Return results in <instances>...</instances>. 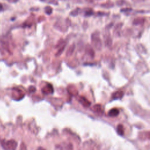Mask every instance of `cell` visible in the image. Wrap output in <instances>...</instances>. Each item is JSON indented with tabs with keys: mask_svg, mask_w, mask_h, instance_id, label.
Segmentation results:
<instances>
[{
	"mask_svg": "<svg viewBox=\"0 0 150 150\" xmlns=\"http://www.w3.org/2000/svg\"><path fill=\"white\" fill-rule=\"evenodd\" d=\"M79 102L85 107H88L90 105V103L85 98L80 97L79 99Z\"/></svg>",
	"mask_w": 150,
	"mask_h": 150,
	"instance_id": "3",
	"label": "cell"
},
{
	"mask_svg": "<svg viewBox=\"0 0 150 150\" xmlns=\"http://www.w3.org/2000/svg\"><path fill=\"white\" fill-rule=\"evenodd\" d=\"M93 111L97 113L98 115H101L103 114V110L102 109V107H101V105H100V104H96L93 107Z\"/></svg>",
	"mask_w": 150,
	"mask_h": 150,
	"instance_id": "2",
	"label": "cell"
},
{
	"mask_svg": "<svg viewBox=\"0 0 150 150\" xmlns=\"http://www.w3.org/2000/svg\"><path fill=\"white\" fill-rule=\"evenodd\" d=\"M17 145V142L14 139H10L6 142L3 141L2 142V146L5 150H16Z\"/></svg>",
	"mask_w": 150,
	"mask_h": 150,
	"instance_id": "1",
	"label": "cell"
},
{
	"mask_svg": "<svg viewBox=\"0 0 150 150\" xmlns=\"http://www.w3.org/2000/svg\"><path fill=\"white\" fill-rule=\"evenodd\" d=\"M37 150H45L44 148H42V147H39L38 149H37Z\"/></svg>",
	"mask_w": 150,
	"mask_h": 150,
	"instance_id": "9",
	"label": "cell"
},
{
	"mask_svg": "<svg viewBox=\"0 0 150 150\" xmlns=\"http://www.w3.org/2000/svg\"><path fill=\"white\" fill-rule=\"evenodd\" d=\"M42 91L43 93L46 94H51L53 93V90L52 88V86L50 84L47 85V86H46L45 87H44L42 90Z\"/></svg>",
	"mask_w": 150,
	"mask_h": 150,
	"instance_id": "5",
	"label": "cell"
},
{
	"mask_svg": "<svg viewBox=\"0 0 150 150\" xmlns=\"http://www.w3.org/2000/svg\"><path fill=\"white\" fill-rule=\"evenodd\" d=\"M7 1H8L9 2H11V3H13V2H16L18 0H6Z\"/></svg>",
	"mask_w": 150,
	"mask_h": 150,
	"instance_id": "8",
	"label": "cell"
},
{
	"mask_svg": "<svg viewBox=\"0 0 150 150\" xmlns=\"http://www.w3.org/2000/svg\"><path fill=\"white\" fill-rule=\"evenodd\" d=\"M2 9H3V6H2V4H0V11H2Z\"/></svg>",
	"mask_w": 150,
	"mask_h": 150,
	"instance_id": "10",
	"label": "cell"
},
{
	"mask_svg": "<svg viewBox=\"0 0 150 150\" xmlns=\"http://www.w3.org/2000/svg\"><path fill=\"white\" fill-rule=\"evenodd\" d=\"M123 95H124V93L122 91H117L115 93H114V94L112 96V98L114 99H120L122 97Z\"/></svg>",
	"mask_w": 150,
	"mask_h": 150,
	"instance_id": "7",
	"label": "cell"
},
{
	"mask_svg": "<svg viewBox=\"0 0 150 150\" xmlns=\"http://www.w3.org/2000/svg\"><path fill=\"white\" fill-rule=\"evenodd\" d=\"M117 131L118 135L122 136L124 134V128L122 124H118L117 127Z\"/></svg>",
	"mask_w": 150,
	"mask_h": 150,
	"instance_id": "6",
	"label": "cell"
},
{
	"mask_svg": "<svg viewBox=\"0 0 150 150\" xmlns=\"http://www.w3.org/2000/svg\"><path fill=\"white\" fill-rule=\"evenodd\" d=\"M108 114L110 117H117L119 114V110L117 108H112L108 111Z\"/></svg>",
	"mask_w": 150,
	"mask_h": 150,
	"instance_id": "4",
	"label": "cell"
}]
</instances>
